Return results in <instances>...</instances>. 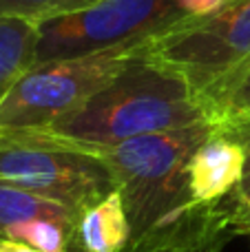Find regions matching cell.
<instances>
[{
  "instance_id": "obj_1",
  "label": "cell",
  "mask_w": 250,
  "mask_h": 252,
  "mask_svg": "<svg viewBox=\"0 0 250 252\" xmlns=\"http://www.w3.org/2000/svg\"><path fill=\"white\" fill-rule=\"evenodd\" d=\"M204 122H213L211 111L188 80L155 62L142 49L131 64L75 115L47 130L25 135L89 151Z\"/></svg>"
},
{
  "instance_id": "obj_2",
  "label": "cell",
  "mask_w": 250,
  "mask_h": 252,
  "mask_svg": "<svg viewBox=\"0 0 250 252\" xmlns=\"http://www.w3.org/2000/svg\"><path fill=\"white\" fill-rule=\"evenodd\" d=\"M144 44L33 64L0 102V135L40 133L75 115L131 64Z\"/></svg>"
},
{
  "instance_id": "obj_3",
  "label": "cell",
  "mask_w": 250,
  "mask_h": 252,
  "mask_svg": "<svg viewBox=\"0 0 250 252\" xmlns=\"http://www.w3.org/2000/svg\"><path fill=\"white\" fill-rule=\"evenodd\" d=\"M155 62L188 80L197 95L250 62V0H228L208 16H190L144 44Z\"/></svg>"
},
{
  "instance_id": "obj_4",
  "label": "cell",
  "mask_w": 250,
  "mask_h": 252,
  "mask_svg": "<svg viewBox=\"0 0 250 252\" xmlns=\"http://www.w3.org/2000/svg\"><path fill=\"white\" fill-rule=\"evenodd\" d=\"M0 182L58 201L80 217L118 190L100 157L31 135H0Z\"/></svg>"
},
{
  "instance_id": "obj_5",
  "label": "cell",
  "mask_w": 250,
  "mask_h": 252,
  "mask_svg": "<svg viewBox=\"0 0 250 252\" xmlns=\"http://www.w3.org/2000/svg\"><path fill=\"white\" fill-rule=\"evenodd\" d=\"M186 18L190 16L177 0H102L38 22L35 64L149 42Z\"/></svg>"
},
{
  "instance_id": "obj_6",
  "label": "cell",
  "mask_w": 250,
  "mask_h": 252,
  "mask_svg": "<svg viewBox=\"0 0 250 252\" xmlns=\"http://www.w3.org/2000/svg\"><path fill=\"white\" fill-rule=\"evenodd\" d=\"M244 146L215 128V133L190 157L188 188L193 204H217L235 195L244 177Z\"/></svg>"
},
{
  "instance_id": "obj_7",
  "label": "cell",
  "mask_w": 250,
  "mask_h": 252,
  "mask_svg": "<svg viewBox=\"0 0 250 252\" xmlns=\"http://www.w3.org/2000/svg\"><path fill=\"white\" fill-rule=\"evenodd\" d=\"M131 241V223L120 190L82 215L78 226V252H124Z\"/></svg>"
},
{
  "instance_id": "obj_8",
  "label": "cell",
  "mask_w": 250,
  "mask_h": 252,
  "mask_svg": "<svg viewBox=\"0 0 250 252\" xmlns=\"http://www.w3.org/2000/svg\"><path fill=\"white\" fill-rule=\"evenodd\" d=\"M31 219H51L78 228L82 217L58 201H49L29 190L0 182V239H4L18 223Z\"/></svg>"
},
{
  "instance_id": "obj_9",
  "label": "cell",
  "mask_w": 250,
  "mask_h": 252,
  "mask_svg": "<svg viewBox=\"0 0 250 252\" xmlns=\"http://www.w3.org/2000/svg\"><path fill=\"white\" fill-rule=\"evenodd\" d=\"M38 27L29 20L0 18V102L27 69L35 64Z\"/></svg>"
},
{
  "instance_id": "obj_10",
  "label": "cell",
  "mask_w": 250,
  "mask_h": 252,
  "mask_svg": "<svg viewBox=\"0 0 250 252\" xmlns=\"http://www.w3.org/2000/svg\"><path fill=\"white\" fill-rule=\"evenodd\" d=\"M215 126L250 120V62L204 95Z\"/></svg>"
},
{
  "instance_id": "obj_11",
  "label": "cell",
  "mask_w": 250,
  "mask_h": 252,
  "mask_svg": "<svg viewBox=\"0 0 250 252\" xmlns=\"http://www.w3.org/2000/svg\"><path fill=\"white\" fill-rule=\"evenodd\" d=\"M102 0H0V18H18L33 25L49 18L89 9Z\"/></svg>"
},
{
  "instance_id": "obj_12",
  "label": "cell",
  "mask_w": 250,
  "mask_h": 252,
  "mask_svg": "<svg viewBox=\"0 0 250 252\" xmlns=\"http://www.w3.org/2000/svg\"><path fill=\"white\" fill-rule=\"evenodd\" d=\"M219 133L233 137L235 142H239L246 151V166H244V177L242 184L237 188V197L244 206H250V120H244V122H230V124H221L215 126Z\"/></svg>"
},
{
  "instance_id": "obj_13",
  "label": "cell",
  "mask_w": 250,
  "mask_h": 252,
  "mask_svg": "<svg viewBox=\"0 0 250 252\" xmlns=\"http://www.w3.org/2000/svg\"><path fill=\"white\" fill-rule=\"evenodd\" d=\"M180 2V7L184 9L188 16H208V13L217 11V9H221L228 0H177Z\"/></svg>"
},
{
  "instance_id": "obj_14",
  "label": "cell",
  "mask_w": 250,
  "mask_h": 252,
  "mask_svg": "<svg viewBox=\"0 0 250 252\" xmlns=\"http://www.w3.org/2000/svg\"><path fill=\"white\" fill-rule=\"evenodd\" d=\"M0 252H38L29 246L20 244V241H11V239H0Z\"/></svg>"
},
{
  "instance_id": "obj_15",
  "label": "cell",
  "mask_w": 250,
  "mask_h": 252,
  "mask_svg": "<svg viewBox=\"0 0 250 252\" xmlns=\"http://www.w3.org/2000/svg\"><path fill=\"white\" fill-rule=\"evenodd\" d=\"M224 246H213V248H204V250H195V252H221Z\"/></svg>"
},
{
  "instance_id": "obj_16",
  "label": "cell",
  "mask_w": 250,
  "mask_h": 252,
  "mask_svg": "<svg viewBox=\"0 0 250 252\" xmlns=\"http://www.w3.org/2000/svg\"><path fill=\"white\" fill-rule=\"evenodd\" d=\"M248 210H250V206H248ZM248 235H250V217H248Z\"/></svg>"
}]
</instances>
